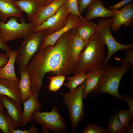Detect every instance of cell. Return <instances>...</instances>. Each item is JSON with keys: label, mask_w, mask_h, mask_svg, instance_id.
Instances as JSON below:
<instances>
[{"label": "cell", "mask_w": 133, "mask_h": 133, "mask_svg": "<svg viewBox=\"0 0 133 133\" xmlns=\"http://www.w3.org/2000/svg\"><path fill=\"white\" fill-rule=\"evenodd\" d=\"M96 24L94 22L83 20L76 28L77 33L84 40L88 42L97 31Z\"/></svg>", "instance_id": "obj_22"}, {"label": "cell", "mask_w": 133, "mask_h": 133, "mask_svg": "<svg viewBox=\"0 0 133 133\" xmlns=\"http://www.w3.org/2000/svg\"><path fill=\"white\" fill-rule=\"evenodd\" d=\"M113 17L99 20L97 24V31L101 36L108 49L107 55L103 67L107 63L112 56L117 52L126 49L132 50L133 49V43L125 45L121 44L118 42L113 36L111 31L110 26Z\"/></svg>", "instance_id": "obj_8"}, {"label": "cell", "mask_w": 133, "mask_h": 133, "mask_svg": "<svg viewBox=\"0 0 133 133\" xmlns=\"http://www.w3.org/2000/svg\"><path fill=\"white\" fill-rule=\"evenodd\" d=\"M131 121L129 123L127 127L125 128L126 133H133V120L131 119Z\"/></svg>", "instance_id": "obj_38"}, {"label": "cell", "mask_w": 133, "mask_h": 133, "mask_svg": "<svg viewBox=\"0 0 133 133\" xmlns=\"http://www.w3.org/2000/svg\"><path fill=\"white\" fill-rule=\"evenodd\" d=\"M66 4L68 14L71 13L73 15L78 16L84 20L79 12L78 0H67Z\"/></svg>", "instance_id": "obj_29"}, {"label": "cell", "mask_w": 133, "mask_h": 133, "mask_svg": "<svg viewBox=\"0 0 133 133\" xmlns=\"http://www.w3.org/2000/svg\"><path fill=\"white\" fill-rule=\"evenodd\" d=\"M84 20L78 16L69 13L67 24L63 28L51 34H47L39 50L44 49L46 47L53 46L58 39L63 34L73 28H77Z\"/></svg>", "instance_id": "obj_11"}, {"label": "cell", "mask_w": 133, "mask_h": 133, "mask_svg": "<svg viewBox=\"0 0 133 133\" xmlns=\"http://www.w3.org/2000/svg\"><path fill=\"white\" fill-rule=\"evenodd\" d=\"M17 18L11 17L7 23L0 21V29L3 40L5 42L24 38L33 31L35 26L32 22L27 23L23 18L20 23Z\"/></svg>", "instance_id": "obj_7"}, {"label": "cell", "mask_w": 133, "mask_h": 133, "mask_svg": "<svg viewBox=\"0 0 133 133\" xmlns=\"http://www.w3.org/2000/svg\"><path fill=\"white\" fill-rule=\"evenodd\" d=\"M1 32V31L0 29V32Z\"/></svg>", "instance_id": "obj_44"}, {"label": "cell", "mask_w": 133, "mask_h": 133, "mask_svg": "<svg viewBox=\"0 0 133 133\" xmlns=\"http://www.w3.org/2000/svg\"><path fill=\"white\" fill-rule=\"evenodd\" d=\"M123 50L125 57L121 62L120 66L128 64H130L133 66V51L129 49H124Z\"/></svg>", "instance_id": "obj_31"}, {"label": "cell", "mask_w": 133, "mask_h": 133, "mask_svg": "<svg viewBox=\"0 0 133 133\" xmlns=\"http://www.w3.org/2000/svg\"><path fill=\"white\" fill-rule=\"evenodd\" d=\"M38 94L33 93L27 100L22 103L24 110L22 112V127H24L27 124L32 121L31 117L35 111H39L42 109V103L38 100Z\"/></svg>", "instance_id": "obj_14"}, {"label": "cell", "mask_w": 133, "mask_h": 133, "mask_svg": "<svg viewBox=\"0 0 133 133\" xmlns=\"http://www.w3.org/2000/svg\"><path fill=\"white\" fill-rule=\"evenodd\" d=\"M42 130L43 132L44 133H49V130L46 128L42 127Z\"/></svg>", "instance_id": "obj_40"}, {"label": "cell", "mask_w": 133, "mask_h": 133, "mask_svg": "<svg viewBox=\"0 0 133 133\" xmlns=\"http://www.w3.org/2000/svg\"><path fill=\"white\" fill-rule=\"evenodd\" d=\"M96 0H78V9L80 14L81 15L90 5Z\"/></svg>", "instance_id": "obj_32"}, {"label": "cell", "mask_w": 133, "mask_h": 133, "mask_svg": "<svg viewBox=\"0 0 133 133\" xmlns=\"http://www.w3.org/2000/svg\"><path fill=\"white\" fill-rule=\"evenodd\" d=\"M17 53V50H12L9 54L8 61L0 68V78L19 81L15 73L14 66Z\"/></svg>", "instance_id": "obj_18"}, {"label": "cell", "mask_w": 133, "mask_h": 133, "mask_svg": "<svg viewBox=\"0 0 133 133\" xmlns=\"http://www.w3.org/2000/svg\"><path fill=\"white\" fill-rule=\"evenodd\" d=\"M102 72V68H97L86 74V81L83 93V98H85L88 95L93 92L97 85Z\"/></svg>", "instance_id": "obj_19"}, {"label": "cell", "mask_w": 133, "mask_h": 133, "mask_svg": "<svg viewBox=\"0 0 133 133\" xmlns=\"http://www.w3.org/2000/svg\"><path fill=\"white\" fill-rule=\"evenodd\" d=\"M113 11L114 16L110 26L111 30L117 31L122 25L127 27L132 25L133 22V0L124 6L121 9Z\"/></svg>", "instance_id": "obj_10"}, {"label": "cell", "mask_w": 133, "mask_h": 133, "mask_svg": "<svg viewBox=\"0 0 133 133\" xmlns=\"http://www.w3.org/2000/svg\"><path fill=\"white\" fill-rule=\"evenodd\" d=\"M87 9V13L83 18L85 21H89L97 17L108 18L114 16L113 11L106 8L101 0H96Z\"/></svg>", "instance_id": "obj_15"}, {"label": "cell", "mask_w": 133, "mask_h": 133, "mask_svg": "<svg viewBox=\"0 0 133 133\" xmlns=\"http://www.w3.org/2000/svg\"><path fill=\"white\" fill-rule=\"evenodd\" d=\"M54 0H47L44 6H46Z\"/></svg>", "instance_id": "obj_42"}, {"label": "cell", "mask_w": 133, "mask_h": 133, "mask_svg": "<svg viewBox=\"0 0 133 133\" xmlns=\"http://www.w3.org/2000/svg\"><path fill=\"white\" fill-rule=\"evenodd\" d=\"M0 98L4 108L15 122L17 127H22V112L21 104L4 95L0 94Z\"/></svg>", "instance_id": "obj_13"}, {"label": "cell", "mask_w": 133, "mask_h": 133, "mask_svg": "<svg viewBox=\"0 0 133 133\" xmlns=\"http://www.w3.org/2000/svg\"><path fill=\"white\" fill-rule=\"evenodd\" d=\"M102 69V75L93 94L106 93L124 101L118 92L119 83L123 75L133 69V66L128 64L119 67L107 63Z\"/></svg>", "instance_id": "obj_3"}, {"label": "cell", "mask_w": 133, "mask_h": 133, "mask_svg": "<svg viewBox=\"0 0 133 133\" xmlns=\"http://www.w3.org/2000/svg\"><path fill=\"white\" fill-rule=\"evenodd\" d=\"M18 87L22 102L28 99L33 93L31 90L30 76L26 69L20 71V78Z\"/></svg>", "instance_id": "obj_20"}, {"label": "cell", "mask_w": 133, "mask_h": 133, "mask_svg": "<svg viewBox=\"0 0 133 133\" xmlns=\"http://www.w3.org/2000/svg\"><path fill=\"white\" fill-rule=\"evenodd\" d=\"M123 97L124 101L127 103L132 115L133 116V99L130 96L127 94H121Z\"/></svg>", "instance_id": "obj_34"}, {"label": "cell", "mask_w": 133, "mask_h": 133, "mask_svg": "<svg viewBox=\"0 0 133 133\" xmlns=\"http://www.w3.org/2000/svg\"><path fill=\"white\" fill-rule=\"evenodd\" d=\"M132 0H122L109 7V9L112 11L118 10L122 6L128 3Z\"/></svg>", "instance_id": "obj_35"}, {"label": "cell", "mask_w": 133, "mask_h": 133, "mask_svg": "<svg viewBox=\"0 0 133 133\" xmlns=\"http://www.w3.org/2000/svg\"><path fill=\"white\" fill-rule=\"evenodd\" d=\"M82 133H107L106 129L101 126L98 127L94 122L88 123L84 128Z\"/></svg>", "instance_id": "obj_30"}, {"label": "cell", "mask_w": 133, "mask_h": 133, "mask_svg": "<svg viewBox=\"0 0 133 133\" xmlns=\"http://www.w3.org/2000/svg\"></svg>", "instance_id": "obj_45"}, {"label": "cell", "mask_w": 133, "mask_h": 133, "mask_svg": "<svg viewBox=\"0 0 133 133\" xmlns=\"http://www.w3.org/2000/svg\"><path fill=\"white\" fill-rule=\"evenodd\" d=\"M65 78V76L62 75L49 77L50 83L48 86L49 91L54 92L58 91L63 85Z\"/></svg>", "instance_id": "obj_27"}, {"label": "cell", "mask_w": 133, "mask_h": 133, "mask_svg": "<svg viewBox=\"0 0 133 133\" xmlns=\"http://www.w3.org/2000/svg\"><path fill=\"white\" fill-rule=\"evenodd\" d=\"M77 33L76 28L71 29L61 36L54 46L38 50L33 56L26 69L33 93H39L43 85V79L47 73L64 76L73 74L78 62L72 56V45Z\"/></svg>", "instance_id": "obj_1"}, {"label": "cell", "mask_w": 133, "mask_h": 133, "mask_svg": "<svg viewBox=\"0 0 133 133\" xmlns=\"http://www.w3.org/2000/svg\"><path fill=\"white\" fill-rule=\"evenodd\" d=\"M39 2L40 6H43L47 0H37Z\"/></svg>", "instance_id": "obj_39"}, {"label": "cell", "mask_w": 133, "mask_h": 133, "mask_svg": "<svg viewBox=\"0 0 133 133\" xmlns=\"http://www.w3.org/2000/svg\"><path fill=\"white\" fill-rule=\"evenodd\" d=\"M14 0H0V21L5 23L9 17L21 18L23 17V12L20 10Z\"/></svg>", "instance_id": "obj_16"}, {"label": "cell", "mask_w": 133, "mask_h": 133, "mask_svg": "<svg viewBox=\"0 0 133 133\" xmlns=\"http://www.w3.org/2000/svg\"><path fill=\"white\" fill-rule=\"evenodd\" d=\"M9 59V55L7 53H0V68L7 63Z\"/></svg>", "instance_id": "obj_37"}, {"label": "cell", "mask_w": 133, "mask_h": 133, "mask_svg": "<svg viewBox=\"0 0 133 133\" xmlns=\"http://www.w3.org/2000/svg\"><path fill=\"white\" fill-rule=\"evenodd\" d=\"M66 1L54 0L48 5L40 6L30 21L33 23L35 27L41 25L54 15Z\"/></svg>", "instance_id": "obj_12"}, {"label": "cell", "mask_w": 133, "mask_h": 133, "mask_svg": "<svg viewBox=\"0 0 133 133\" xmlns=\"http://www.w3.org/2000/svg\"><path fill=\"white\" fill-rule=\"evenodd\" d=\"M31 120L55 133H65L67 131L66 121L55 106L50 112L35 111Z\"/></svg>", "instance_id": "obj_6"}, {"label": "cell", "mask_w": 133, "mask_h": 133, "mask_svg": "<svg viewBox=\"0 0 133 133\" xmlns=\"http://www.w3.org/2000/svg\"><path fill=\"white\" fill-rule=\"evenodd\" d=\"M86 78V74L78 73L74 76L68 77V82L64 83L63 85L66 86L69 89L70 92L76 90L78 86L85 80Z\"/></svg>", "instance_id": "obj_26"}, {"label": "cell", "mask_w": 133, "mask_h": 133, "mask_svg": "<svg viewBox=\"0 0 133 133\" xmlns=\"http://www.w3.org/2000/svg\"><path fill=\"white\" fill-rule=\"evenodd\" d=\"M104 45L102 38L97 31L80 54L77 67L73 74H86L97 68L102 69L106 58Z\"/></svg>", "instance_id": "obj_2"}, {"label": "cell", "mask_w": 133, "mask_h": 133, "mask_svg": "<svg viewBox=\"0 0 133 133\" xmlns=\"http://www.w3.org/2000/svg\"><path fill=\"white\" fill-rule=\"evenodd\" d=\"M39 129L34 126L33 123H32L31 127L29 130H23L19 129H16L12 131V133H39Z\"/></svg>", "instance_id": "obj_33"}, {"label": "cell", "mask_w": 133, "mask_h": 133, "mask_svg": "<svg viewBox=\"0 0 133 133\" xmlns=\"http://www.w3.org/2000/svg\"><path fill=\"white\" fill-rule=\"evenodd\" d=\"M86 81V78L74 91L60 94L68 109L70 122L73 133L75 132L78 123L85 116L83 93Z\"/></svg>", "instance_id": "obj_4"}, {"label": "cell", "mask_w": 133, "mask_h": 133, "mask_svg": "<svg viewBox=\"0 0 133 133\" xmlns=\"http://www.w3.org/2000/svg\"><path fill=\"white\" fill-rule=\"evenodd\" d=\"M107 133H125V129L122 126L118 117L117 113L111 116L109 120Z\"/></svg>", "instance_id": "obj_25"}, {"label": "cell", "mask_w": 133, "mask_h": 133, "mask_svg": "<svg viewBox=\"0 0 133 133\" xmlns=\"http://www.w3.org/2000/svg\"><path fill=\"white\" fill-rule=\"evenodd\" d=\"M117 114L119 120L123 127L126 128L129 124L133 116L129 110L121 109L118 111Z\"/></svg>", "instance_id": "obj_28"}, {"label": "cell", "mask_w": 133, "mask_h": 133, "mask_svg": "<svg viewBox=\"0 0 133 133\" xmlns=\"http://www.w3.org/2000/svg\"><path fill=\"white\" fill-rule=\"evenodd\" d=\"M68 15L66 2L54 15L41 25L34 27L33 31L46 30L48 31L47 34H52L63 28L67 24L68 19Z\"/></svg>", "instance_id": "obj_9"}, {"label": "cell", "mask_w": 133, "mask_h": 133, "mask_svg": "<svg viewBox=\"0 0 133 133\" xmlns=\"http://www.w3.org/2000/svg\"><path fill=\"white\" fill-rule=\"evenodd\" d=\"M88 42L81 38L77 33L74 36L72 43V54L73 58L77 61L80 54Z\"/></svg>", "instance_id": "obj_24"}, {"label": "cell", "mask_w": 133, "mask_h": 133, "mask_svg": "<svg viewBox=\"0 0 133 133\" xmlns=\"http://www.w3.org/2000/svg\"><path fill=\"white\" fill-rule=\"evenodd\" d=\"M47 32L46 30L33 31L23 38L22 44L17 50L16 59L20 71L26 69L28 64L39 50Z\"/></svg>", "instance_id": "obj_5"}, {"label": "cell", "mask_w": 133, "mask_h": 133, "mask_svg": "<svg viewBox=\"0 0 133 133\" xmlns=\"http://www.w3.org/2000/svg\"><path fill=\"white\" fill-rule=\"evenodd\" d=\"M14 1L20 10L27 14L28 20L35 14L40 7L37 0H14Z\"/></svg>", "instance_id": "obj_21"}, {"label": "cell", "mask_w": 133, "mask_h": 133, "mask_svg": "<svg viewBox=\"0 0 133 133\" xmlns=\"http://www.w3.org/2000/svg\"><path fill=\"white\" fill-rule=\"evenodd\" d=\"M0 49L5 51L9 55L12 50L11 48L3 40L0 32Z\"/></svg>", "instance_id": "obj_36"}, {"label": "cell", "mask_w": 133, "mask_h": 133, "mask_svg": "<svg viewBox=\"0 0 133 133\" xmlns=\"http://www.w3.org/2000/svg\"><path fill=\"white\" fill-rule=\"evenodd\" d=\"M15 122L7 111H0V130L2 133H12V131L17 129Z\"/></svg>", "instance_id": "obj_23"}, {"label": "cell", "mask_w": 133, "mask_h": 133, "mask_svg": "<svg viewBox=\"0 0 133 133\" xmlns=\"http://www.w3.org/2000/svg\"><path fill=\"white\" fill-rule=\"evenodd\" d=\"M11 0V1H12V0Z\"/></svg>", "instance_id": "obj_43"}, {"label": "cell", "mask_w": 133, "mask_h": 133, "mask_svg": "<svg viewBox=\"0 0 133 133\" xmlns=\"http://www.w3.org/2000/svg\"><path fill=\"white\" fill-rule=\"evenodd\" d=\"M19 82L0 78V94L6 96L21 104L22 101L18 87Z\"/></svg>", "instance_id": "obj_17"}, {"label": "cell", "mask_w": 133, "mask_h": 133, "mask_svg": "<svg viewBox=\"0 0 133 133\" xmlns=\"http://www.w3.org/2000/svg\"><path fill=\"white\" fill-rule=\"evenodd\" d=\"M4 107L3 105L0 98V111L4 110Z\"/></svg>", "instance_id": "obj_41"}]
</instances>
